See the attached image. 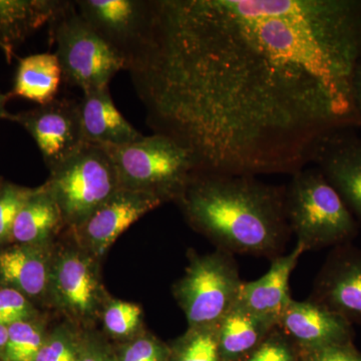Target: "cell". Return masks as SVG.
<instances>
[{
	"mask_svg": "<svg viewBox=\"0 0 361 361\" xmlns=\"http://www.w3.org/2000/svg\"><path fill=\"white\" fill-rule=\"evenodd\" d=\"M312 164L338 192L361 227V139L355 130L329 135L316 152Z\"/></svg>",
	"mask_w": 361,
	"mask_h": 361,
	"instance_id": "11",
	"label": "cell"
},
{
	"mask_svg": "<svg viewBox=\"0 0 361 361\" xmlns=\"http://www.w3.org/2000/svg\"><path fill=\"white\" fill-rule=\"evenodd\" d=\"M308 300L361 325V249L353 243L332 248Z\"/></svg>",
	"mask_w": 361,
	"mask_h": 361,
	"instance_id": "10",
	"label": "cell"
},
{
	"mask_svg": "<svg viewBox=\"0 0 361 361\" xmlns=\"http://www.w3.org/2000/svg\"><path fill=\"white\" fill-rule=\"evenodd\" d=\"M122 361H165V351L152 338H140L123 351Z\"/></svg>",
	"mask_w": 361,
	"mask_h": 361,
	"instance_id": "28",
	"label": "cell"
},
{
	"mask_svg": "<svg viewBox=\"0 0 361 361\" xmlns=\"http://www.w3.org/2000/svg\"><path fill=\"white\" fill-rule=\"evenodd\" d=\"M278 327L301 351L353 343L355 330L345 318L310 300L292 299L278 322Z\"/></svg>",
	"mask_w": 361,
	"mask_h": 361,
	"instance_id": "12",
	"label": "cell"
},
{
	"mask_svg": "<svg viewBox=\"0 0 361 361\" xmlns=\"http://www.w3.org/2000/svg\"><path fill=\"white\" fill-rule=\"evenodd\" d=\"M65 4L63 0H0V49L8 63L16 47L49 25Z\"/></svg>",
	"mask_w": 361,
	"mask_h": 361,
	"instance_id": "16",
	"label": "cell"
},
{
	"mask_svg": "<svg viewBox=\"0 0 361 361\" xmlns=\"http://www.w3.org/2000/svg\"><path fill=\"white\" fill-rule=\"evenodd\" d=\"M32 191L7 183L0 187V241L11 237L16 217Z\"/></svg>",
	"mask_w": 361,
	"mask_h": 361,
	"instance_id": "25",
	"label": "cell"
},
{
	"mask_svg": "<svg viewBox=\"0 0 361 361\" xmlns=\"http://www.w3.org/2000/svg\"><path fill=\"white\" fill-rule=\"evenodd\" d=\"M80 114L85 142L123 146L144 137L116 109L109 85L85 92L80 101Z\"/></svg>",
	"mask_w": 361,
	"mask_h": 361,
	"instance_id": "15",
	"label": "cell"
},
{
	"mask_svg": "<svg viewBox=\"0 0 361 361\" xmlns=\"http://www.w3.org/2000/svg\"><path fill=\"white\" fill-rule=\"evenodd\" d=\"M7 338H8V327L6 326V325L0 324V353H4Z\"/></svg>",
	"mask_w": 361,
	"mask_h": 361,
	"instance_id": "33",
	"label": "cell"
},
{
	"mask_svg": "<svg viewBox=\"0 0 361 361\" xmlns=\"http://www.w3.org/2000/svg\"><path fill=\"white\" fill-rule=\"evenodd\" d=\"M70 342L61 337L44 341L35 361H80Z\"/></svg>",
	"mask_w": 361,
	"mask_h": 361,
	"instance_id": "30",
	"label": "cell"
},
{
	"mask_svg": "<svg viewBox=\"0 0 361 361\" xmlns=\"http://www.w3.org/2000/svg\"><path fill=\"white\" fill-rule=\"evenodd\" d=\"M8 327V338L4 349L6 361H35L44 345V336L39 325L32 322L13 323Z\"/></svg>",
	"mask_w": 361,
	"mask_h": 361,
	"instance_id": "22",
	"label": "cell"
},
{
	"mask_svg": "<svg viewBox=\"0 0 361 361\" xmlns=\"http://www.w3.org/2000/svg\"><path fill=\"white\" fill-rule=\"evenodd\" d=\"M285 187V212L304 251L353 243L360 225L341 195L317 167L303 168Z\"/></svg>",
	"mask_w": 361,
	"mask_h": 361,
	"instance_id": "3",
	"label": "cell"
},
{
	"mask_svg": "<svg viewBox=\"0 0 361 361\" xmlns=\"http://www.w3.org/2000/svg\"><path fill=\"white\" fill-rule=\"evenodd\" d=\"M304 252L302 247L296 244L288 255L272 259L270 269L264 276L256 281L243 282L237 303L278 325L280 317L292 301L289 281Z\"/></svg>",
	"mask_w": 361,
	"mask_h": 361,
	"instance_id": "14",
	"label": "cell"
},
{
	"mask_svg": "<svg viewBox=\"0 0 361 361\" xmlns=\"http://www.w3.org/2000/svg\"><path fill=\"white\" fill-rule=\"evenodd\" d=\"M217 329H191L180 341L175 361H221Z\"/></svg>",
	"mask_w": 361,
	"mask_h": 361,
	"instance_id": "23",
	"label": "cell"
},
{
	"mask_svg": "<svg viewBox=\"0 0 361 361\" xmlns=\"http://www.w3.org/2000/svg\"><path fill=\"white\" fill-rule=\"evenodd\" d=\"M176 200L194 228L233 255L272 260L291 235L285 187L255 176L195 172Z\"/></svg>",
	"mask_w": 361,
	"mask_h": 361,
	"instance_id": "2",
	"label": "cell"
},
{
	"mask_svg": "<svg viewBox=\"0 0 361 361\" xmlns=\"http://www.w3.org/2000/svg\"><path fill=\"white\" fill-rule=\"evenodd\" d=\"M353 96L355 108L361 116V59L355 66L353 75Z\"/></svg>",
	"mask_w": 361,
	"mask_h": 361,
	"instance_id": "31",
	"label": "cell"
},
{
	"mask_svg": "<svg viewBox=\"0 0 361 361\" xmlns=\"http://www.w3.org/2000/svg\"><path fill=\"white\" fill-rule=\"evenodd\" d=\"M2 183H0V187H1Z\"/></svg>",
	"mask_w": 361,
	"mask_h": 361,
	"instance_id": "35",
	"label": "cell"
},
{
	"mask_svg": "<svg viewBox=\"0 0 361 361\" xmlns=\"http://www.w3.org/2000/svg\"><path fill=\"white\" fill-rule=\"evenodd\" d=\"M141 315L142 310L139 306L118 301L111 303L104 313V324L111 334L127 336L137 329Z\"/></svg>",
	"mask_w": 361,
	"mask_h": 361,
	"instance_id": "26",
	"label": "cell"
},
{
	"mask_svg": "<svg viewBox=\"0 0 361 361\" xmlns=\"http://www.w3.org/2000/svg\"><path fill=\"white\" fill-rule=\"evenodd\" d=\"M161 203L153 195L118 189L75 228L94 250L104 253L130 225Z\"/></svg>",
	"mask_w": 361,
	"mask_h": 361,
	"instance_id": "13",
	"label": "cell"
},
{
	"mask_svg": "<svg viewBox=\"0 0 361 361\" xmlns=\"http://www.w3.org/2000/svg\"><path fill=\"white\" fill-rule=\"evenodd\" d=\"M115 166L120 189L176 200L196 172L191 154L168 135H144L123 146H102Z\"/></svg>",
	"mask_w": 361,
	"mask_h": 361,
	"instance_id": "4",
	"label": "cell"
},
{
	"mask_svg": "<svg viewBox=\"0 0 361 361\" xmlns=\"http://www.w3.org/2000/svg\"><path fill=\"white\" fill-rule=\"evenodd\" d=\"M0 278L23 294L39 295L49 279V267L44 254L32 247L1 252Z\"/></svg>",
	"mask_w": 361,
	"mask_h": 361,
	"instance_id": "21",
	"label": "cell"
},
{
	"mask_svg": "<svg viewBox=\"0 0 361 361\" xmlns=\"http://www.w3.org/2000/svg\"><path fill=\"white\" fill-rule=\"evenodd\" d=\"M73 227L82 224L120 189L115 166L106 149L85 142L71 159L51 171L44 185Z\"/></svg>",
	"mask_w": 361,
	"mask_h": 361,
	"instance_id": "6",
	"label": "cell"
},
{
	"mask_svg": "<svg viewBox=\"0 0 361 361\" xmlns=\"http://www.w3.org/2000/svg\"><path fill=\"white\" fill-rule=\"evenodd\" d=\"M298 346L276 326L264 341L247 355L245 361H297Z\"/></svg>",
	"mask_w": 361,
	"mask_h": 361,
	"instance_id": "24",
	"label": "cell"
},
{
	"mask_svg": "<svg viewBox=\"0 0 361 361\" xmlns=\"http://www.w3.org/2000/svg\"><path fill=\"white\" fill-rule=\"evenodd\" d=\"M78 13L126 61L137 51L148 35L151 1L78 0Z\"/></svg>",
	"mask_w": 361,
	"mask_h": 361,
	"instance_id": "9",
	"label": "cell"
},
{
	"mask_svg": "<svg viewBox=\"0 0 361 361\" xmlns=\"http://www.w3.org/2000/svg\"><path fill=\"white\" fill-rule=\"evenodd\" d=\"M277 323L236 303L218 325L221 361H235L250 355Z\"/></svg>",
	"mask_w": 361,
	"mask_h": 361,
	"instance_id": "17",
	"label": "cell"
},
{
	"mask_svg": "<svg viewBox=\"0 0 361 361\" xmlns=\"http://www.w3.org/2000/svg\"><path fill=\"white\" fill-rule=\"evenodd\" d=\"M361 0H152L127 63L155 134L196 172L293 175L361 128Z\"/></svg>",
	"mask_w": 361,
	"mask_h": 361,
	"instance_id": "1",
	"label": "cell"
},
{
	"mask_svg": "<svg viewBox=\"0 0 361 361\" xmlns=\"http://www.w3.org/2000/svg\"><path fill=\"white\" fill-rule=\"evenodd\" d=\"M32 307L21 292L14 288L0 289V324L27 322Z\"/></svg>",
	"mask_w": 361,
	"mask_h": 361,
	"instance_id": "27",
	"label": "cell"
},
{
	"mask_svg": "<svg viewBox=\"0 0 361 361\" xmlns=\"http://www.w3.org/2000/svg\"><path fill=\"white\" fill-rule=\"evenodd\" d=\"M63 80L56 54H32L21 59L16 71L13 97H20L39 104L56 99Z\"/></svg>",
	"mask_w": 361,
	"mask_h": 361,
	"instance_id": "18",
	"label": "cell"
},
{
	"mask_svg": "<svg viewBox=\"0 0 361 361\" xmlns=\"http://www.w3.org/2000/svg\"><path fill=\"white\" fill-rule=\"evenodd\" d=\"M242 284L233 254L217 249L207 255H192L175 287L190 329L218 327L238 301Z\"/></svg>",
	"mask_w": 361,
	"mask_h": 361,
	"instance_id": "7",
	"label": "cell"
},
{
	"mask_svg": "<svg viewBox=\"0 0 361 361\" xmlns=\"http://www.w3.org/2000/svg\"><path fill=\"white\" fill-rule=\"evenodd\" d=\"M49 28L63 80L84 94L108 87L118 71L127 70L125 58L82 18L75 2L66 1Z\"/></svg>",
	"mask_w": 361,
	"mask_h": 361,
	"instance_id": "5",
	"label": "cell"
},
{
	"mask_svg": "<svg viewBox=\"0 0 361 361\" xmlns=\"http://www.w3.org/2000/svg\"><path fill=\"white\" fill-rule=\"evenodd\" d=\"M14 122L32 135L51 172L75 155L85 142L80 102L75 99L56 97L32 110L16 114Z\"/></svg>",
	"mask_w": 361,
	"mask_h": 361,
	"instance_id": "8",
	"label": "cell"
},
{
	"mask_svg": "<svg viewBox=\"0 0 361 361\" xmlns=\"http://www.w3.org/2000/svg\"><path fill=\"white\" fill-rule=\"evenodd\" d=\"M303 353V361H361V355L353 343L329 346Z\"/></svg>",
	"mask_w": 361,
	"mask_h": 361,
	"instance_id": "29",
	"label": "cell"
},
{
	"mask_svg": "<svg viewBox=\"0 0 361 361\" xmlns=\"http://www.w3.org/2000/svg\"><path fill=\"white\" fill-rule=\"evenodd\" d=\"M80 361H104L101 358L96 357V356H87V357L82 358Z\"/></svg>",
	"mask_w": 361,
	"mask_h": 361,
	"instance_id": "34",
	"label": "cell"
},
{
	"mask_svg": "<svg viewBox=\"0 0 361 361\" xmlns=\"http://www.w3.org/2000/svg\"><path fill=\"white\" fill-rule=\"evenodd\" d=\"M54 279L66 306L80 314L92 311L97 300V283L87 259L77 254H66L56 265Z\"/></svg>",
	"mask_w": 361,
	"mask_h": 361,
	"instance_id": "20",
	"label": "cell"
},
{
	"mask_svg": "<svg viewBox=\"0 0 361 361\" xmlns=\"http://www.w3.org/2000/svg\"><path fill=\"white\" fill-rule=\"evenodd\" d=\"M65 222L61 209L51 194L40 187L33 189L23 206L16 222L11 237L23 244H37L44 241Z\"/></svg>",
	"mask_w": 361,
	"mask_h": 361,
	"instance_id": "19",
	"label": "cell"
},
{
	"mask_svg": "<svg viewBox=\"0 0 361 361\" xmlns=\"http://www.w3.org/2000/svg\"><path fill=\"white\" fill-rule=\"evenodd\" d=\"M11 97H13L11 92L8 94L0 92V120L13 121V122L16 121V115H13L6 110V104L11 101Z\"/></svg>",
	"mask_w": 361,
	"mask_h": 361,
	"instance_id": "32",
	"label": "cell"
}]
</instances>
